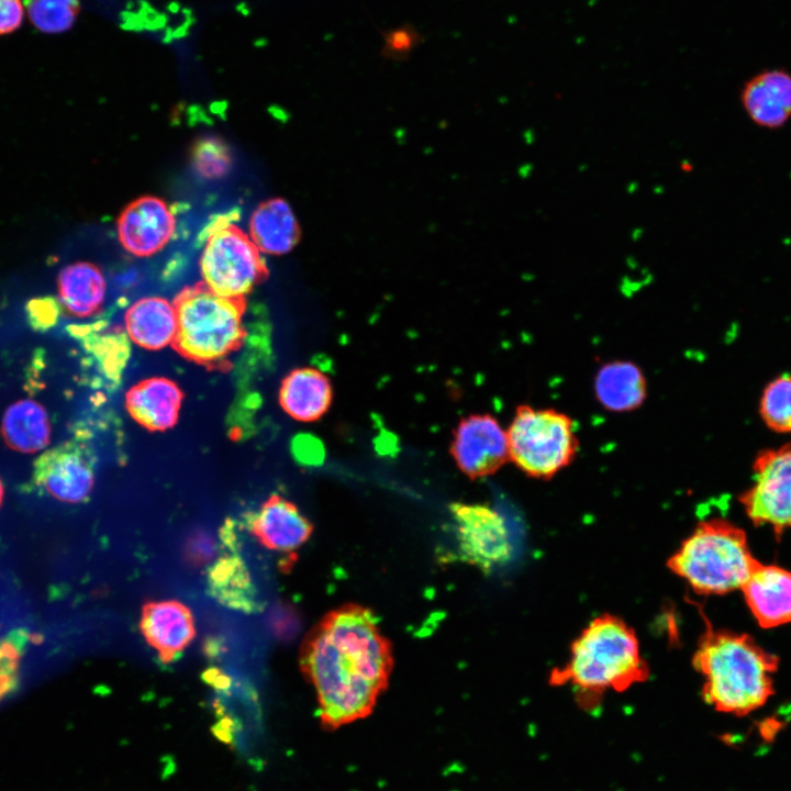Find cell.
Here are the masks:
<instances>
[{
	"label": "cell",
	"instance_id": "6da1fadb",
	"mask_svg": "<svg viewBox=\"0 0 791 791\" xmlns=\"http://www.w3.org/2000/svg\"><path fill=\"white\" fill-rule=\"evenodd\" d=\"M393 658L371 610L347 604L328 612L308 634L300 654L325 728L367 717L388 684Z\"/></svg>",
	"mask_w": 791,
	"mask_h": 791
},
{
	"label": "cell",
	"instance_id": "7a4b0ae2",
	"mask_svg": "<svg viewBox=\"0 0 791 791\" xmlns=\"http://www.w3.org/2000/svg\"><path fill=\"white\" fill-rule=\"evenodd\" d=\"M705 624L692 657L693 668L704 677L702 698L718 712L747 715L772 695L779 658L748 634Z\"/></svg>",
	"mask_w": 791,
	"mask_h": 791
},
{
	"label": "cell",
	"instance_id": "3957f363",
	"mask_svg": "<svg viewBox=\"0 0 791 791\" xmlns=\"http://www.w3.org/2000/svg\"><path fill=\"white\" fill-rule=\"evenodd\" d=\"M649 678L635 631L621 617H594L572 642L570 656L549 673L550 686L570 684L579 702L590 705L609 690L623 692Z\"/></svg>",
	"mask_w": 791,
	"mask_h": 791
},
{
	"label": "cell",
	"instance_id": "277c9868",
	"mask_svg": "<svg viewBox=\"0 0 791 791\" xmlns=\"http://www.w3.org/2000/svg\"><path fill=\"white\" fill-rule=\"evenodd\" d=\"M758 562L744 530L715 517L701 521L667 566L695 593L710 595L742 589Z\"/></svg>",
	"mask_w": 791,
	"mask_h": 791
},
{
	"label": "cell",
	"instance_id": "5b68a950",
	"mask_svg": "<svg viewBox=\"0 0 791 791\" xmlns=\"http://www.w3.org/2000/svg\"><path fill=\"white\" fill-rule=\"evenodd\" d=\"M174 305L178 325L172 345L188 360L220 368L242 346L245 298L219 296L200 282L181 290Z\"/></svg>",
	"mask_w": 791,
	"mask_h": 791
},
{
	"label": "cell",
	"instance_id": "8992f818",
	"mask_svg": "<svg viewBox=\"0 0 791 791\" xmlns=\"http://www.w3.org/2000/svg\"><path fill=\"white\" fill-rule=\"evenodd\" d=\"M506 434L510 460L536 479L555 477L579 449L575 421L556 409L519 405Z\"/></svg>",
	"mask_w": 791,
	"mask_h": 791
},
{
	"label": "cell",
	"instance_id": "52a82bcc",
	"mask_svg": "<svg viewBox=\"0 0 791 791\" xmlns=\"http://www.w3.org/2000/svg\"><path fill=\"white\" fill-rule=\"evenodd\" d=\"M203 283L219 296L241 299L268 275L260 250L225 220L211 229L200 258Z\"/></svg>",
	"mask_w": 791,
	"mask_h": 791
},
{
	"label": "cell",
	"instance_id": "ba28073f",
	"mask_svg": "<svg viewBox=\"0 0 791 791\" xmlns=\"http://www.w3.org/2000/svg\"><path fill=\"white\" fill-rule=\"evenodd\" d=\"M753 471L754 482L739 502L755 525H768L779 537L791 528V442L761 450Z\"/></svg>",
	"mask_w": 791,
	"mask_h": 791
},
{
	"label": "cell",
	"instance_id": "9c48e42d",
	"mask_svg": "<svg viewBox=\"0 0 791 791\" xmlns=\"http://www.w3.org/2000/svg\"><path fill=\"white\" fill-rule=\"evenodd\" d=\"M450 512L460 558L482 571L508 562L512 556L504 519L486 504L453 503Z\"/></svg>",
	"mask_w": 791,
	"mask_h": 791
},
{
	"label": "cell",
	"instance_id": "30bf717a",
	"mask_svg": "<svg viewBox=\"0 0 791 791\" xmlns=\"http://www.w3.org/2000/svg\"><path fill=\"white\" fill-rule=\"evenodd\" d=\"M450 452L458 468L472 479L492 475L510 460L506 431L490 414L463 419Z\"/></svg>",
	"mask_w": 791,
	"mask_h": 791
},
{
	"label": "cell",
	"instance_id": "8fae6325",
	"mask_svg": "<svg viewBox=\"0 0 791 791\" xmlns=\"http://www.w3.org/2000/svg\"><path fill=\"white\" fill-rule=\"evenodd\" d=\"M37 487L64 502L85 500L93 486V470L88 450L75 442L45 452L34 464Z\"/></svg>",
	"mask_w": 791,
	"mask_h": 791
},
{
	"label": "cell",
	"instance_id": "7c38bea8",
	"mask_svg": "<svg viewBox=\"0 0 791 791\" xmlns=\"http://www.w3.org/2000/svg\"><path fill=\"white\" fill-rule=\"evenodd\" d=\"M123 248L137 257L152 256L164 248L176 230V219L165 201L144 196L124 208L116 223Z\"/></svg>",
	"mask_w": 791,
	"mask_h": 791
},
{
	"label": "cell",
	"instance_id": "4fadbf2b",
	"mask_svg": "<svg viewBox=\"0 0 791 791\" xmlns=\"http://www.w3.org/2000/svg\"><path fill=\"white\" fill-rule=\"evenodd\" d=\"M140 628L146 643L165 664L175 660L196 635L190 609L177 600L146 602L142 608Z\"/></svg>",
	"mask_w": 791,
	"mask_h": 791
},
{
	"label": "cell",
	"instance_id": "5bb4252c",
	"mask_svg": "<svg viewBox=\"0 0 791 791\" xmlns=\"http://www.w3.org/2000/svg\"><path fill=\"white\" fill-rule=\"evenodd\" d=\"M247 521L257 541L277 552H292L301 547L313 531L308 517L291 501L278 494L269 497Z\"/></svg>",
	"mask_w": 791,
	"mask_h": 791
},
{
	"label": "cell",
	"instance_id": "9a60e30c",
	"mask_svg": "<svg viewBox=\"0 0 791 791\" xmlns=\"http://www.w3.org/2000/svg\"><path fill=\"white\" fill-rule=\"evenodd\" d=\"M740 590L761 627L791 623V571L758 562Z\"/></svg>",
	"mask_w": 791,
	"mask_h": 791
},
{
	"label": "cell",
	"instance_id": "2e32d148",
	"mask_svg": "<svg viewBox=\"0 0 791 791\" xmlns=\"http://www.w3.org/2000/svg\"><path fill=\"white\" fill-rule=\"evenodd\" d=\"M182 398V391L175 381L154 377L140 381L127 391L125 406L145 428L166 431L176 424Z\"/></svg>",
	"mask_w": 791,
	"mask_h": 791
},
{
	"label": "cell",
	"instance_id": "e0dca14e",
	"mask_svg": "<svg viewBox=\"0 0 791 791\" xmlns=\"http://www.w3.org/2000/svg\"><path fill=\"white\" fill-rule=\"evenodd\" d=\"M742 103L757 125L781 127L791 118V75L783 70L758 74L745 85Z\"/></svg>",
	"mask_w": 791,
	"mask_h": 791
},
{
	"label": "cell",
	"instance_id": "ac0fdd59",
	"mask_svg": "<svg viewBox=\"0 0 791 791\" xmlns=\"http://www.w3.org/2000/svg\"><path fill=\"white\" fill-rule=\"evenodd\" d=\"M593 391L597 401L606 411L632 412L640 408L647 398V380L635 363L611 360L598 369Z\"/></svg>",
	"mask_w": 791,
	"mask_h": 791
},
{
	"label": "cell",
	"instance_id": "d6986e66",
	"mask_svg": "<svg viewBox=\"0 0 791 791\" xmlns=\"http://www.w3.org/2000/svg\"><path fill=\"white\" fill-rule=\"evenodd\" d=\"M227 550L209 568L208 591L224 606L255 613L261 609V602L247 565L236 549Z\"/></svg>",
	"mask_w": 791,
	"mask_h": 791
},
{
	"label": "cell",
	"instance_id": "ffe728a7",
	"mask_svg": "<svg viewBox=\"0 0 791 791\" xmlns=\"http://www.w3.org/2000/svg\"><path fill=\"white\" fill-rule=\"evenodd\" d=\"M332 397L328 378L322 371L310 367L292 370L282 380L279 391L281 408L300 422L319 420L328 410Z\"/></svg>",
	"mask_w": 791,
	"mask_h": 791
},
{
	"label": "cell",
	"instance_id": "44dd1931",
	"mask_svg": "<svg viewBox=\"0 0 791 791\" xmlns=\"http://www.w3.org/2000/svg\"><path fill=\"white\" fill-rule=\"evenodd\" d=\"M177 325L174 303L160 297L142 298L125 313V328L130 338L136 345L151 350L172 344Z\"/></svg>",
	"mask_w": 791,
	"mask_h": 791
},
{
	"label": "cell",
	"instance_id": "7402d4cb",
	"mask_svg": "<svg viewBox=\"0 0 791 791\" xmlns=\"http://www.w3.org/2000/svg\"><path fill=\"white\" fill-rule=\"evenodd\" d=\"M249 234L257 248L269 255L291 252L301 236L291 207L281 198L264 201L254 210L249 220Z\"/></svg>",
	"mask_w": 791,
	"mask_h": 791
},
{
	"label": "cell",
	"instance_id": "603a6c76",
	"mask_svg": "<svg viewBox=\"0 0 791 791\" xmlns=\"http://www.w3.org/2000/svg\"><path fill=\"white\" fill-rule=\"evenodd\" d=\"M57 287L62 305L74 316H91L103 304L105 280L92 263L77 261L64 267Z\"/></svg>",
	"mask_w": 791,
	"mask_h": 791
},
{
	"label": "cell",
	"instance_id": "cb8c5ba5",
	"mask_svg": "<svg viewBox=\"0 0 791 791\" xmlns=\"http://www.w3.org/2000/svg\"><path fill=\"white\" fill-rule=\"evenodd\" d=\"M1 433L11 448L22 453H35L49 442L51 425L47 413L38 402L18 401L4 412Z\"/></svg>",
	"mask_w": 791,
	"mask_h": 791
},
{
	"label": "cell",
	"instance_id": "d4e9b609",
	"mask_svg": "<svg viewBox=\"0 0 791 791\" xmlns=\"http://www.w3.org/2000/svg\"><path fill=\"white\" fill-rule=\"evenodd\" d=\"M75 334L82 337L85 347L98 361L101 370L108 378H119L129 355L127 342L122 333L100 335L94 332L77 330Z\"/></svg>",
	"mask_w": 791,
	"mask_h": 791
},
{
	"label": "cell",
	"instance_id": "484cf974",
	"mask_svg": "<svg viewBox=\"0 0 791 791\" xmlns=\"http://www.w3.org/2000/svg\"><path fill=\"white\" fill-rule=\"evenodd\" d=\"M759 412L765 424L779 433L791 432V375L784 374L765 388Z\"/></svg>",
	"mask_w": 791,
	"mask_h": 791
},
{
	"label": "cell",
	"instance_id": "4316f807",
	"mask_svg": "<svg viewBox=\"0 0 791 791\" xmlns=\"http://www.w3.org/2000/svg\"><path fill=\"white\" fill-rule=\"evenodd\" d=\"M26 9L34 26L56 34L74 25L80 11V0H27Z\"/></svg>",
	"mask_w": 791,
	"mask_h": 791
},
{
	"label": "cell",
	"instance_id": "83f0119b",
	"mask_svg": "<svg viewBox=\"0 0 791 791\" xmlns=\"http://www.w3.org/2000/svg\"><path fill=\"white\" fill-rule=\"evenodd\" d=\"M192 167L197 175L214 180L226 176L232 167L229 145L219 136H202L193 144Z\"/></svg>",
	"mask_w": 791,
	"mask_h": 791
},
{
	"label": "cell",
	"instance_id": "f1b7e54d",
	"mask_svg": "<svg viewBox=\"0 0 791 791\" xmlns=\"http://www.w3.org/2000/svg\"><path fill=\"white\" fill-rule=\"evenodd\" d=\"M379 32L383 40L380 55L396 62L408 59L424 41L423 34L411 23H402Z\"/></svg>",
	"mask_w": 791,
	"mask_h": 791
},
{
	"label": "cell",
	"instance_id": "f546056e",
	"mask_svg": "<svg viewBox=\"0 0 791 791\" xmlns=\"http://www.w3.org/2000/svg\"><path fill=\"white\" fill-rule=\"evenodd\" d=\"M21 642L15 638L0 642V701L16 686Z\"/></svg>",
	"mask_w": 791,
	"mask_h": 791
},
{
	"label": "cell",
	"instance_id": "4dcf8cb0",
	"mask_svg": "<svg viewBox=\"0 0 791 791\" xmlns=\"http://www.w3.org/2000/svg\"><path fill=\"white\" fill-rule=\"evenodd\" d=\"M60 307L53 297H36L26 304V315L30 325L40 332L54 326L59 317Z\"/></svg>",
	"mask_w": 791,
	"mask_h": 791
},
{
	"label": "cell",
	"instance_id": "1f68e13d",
	"mask_svg": "<svg viewBox=\"0 0 791 791\" xmlns=\"http://www.w3.org/2000/svg\"><path fill=\"white\" fill-rule=\"evenodd\" d=\"M23 15L21 0H0V35L16 30L22 23Z\"/></svg>",
	"mask_w": 791,
	"mask_h": 791
},
{
	"label": "cell",
	"instance_id": "d6a6232c",
	"mask_svg": "<svg viewBox=\"0 0 791 791\" xmlns=\"http://www.w3.org/2000/svg\"><path fill=\"white\" fill-rule=\"evenodd\" d=\"M2 499H3V486H2V482H1V480H0V505H1Z\"/></svg>",
	"mask_w": 791,
	"mask_h": 791
}]
</instances>
